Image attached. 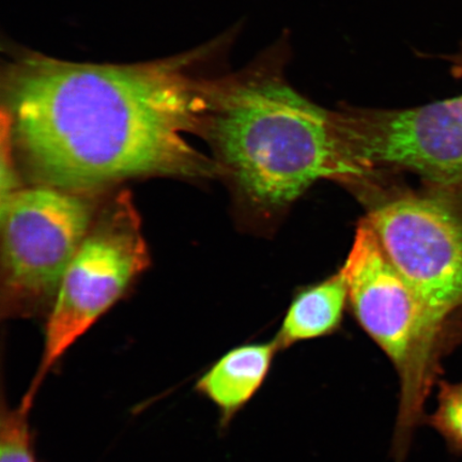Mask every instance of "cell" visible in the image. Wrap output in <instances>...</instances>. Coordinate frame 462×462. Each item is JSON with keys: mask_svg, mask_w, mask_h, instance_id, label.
I'll list each match as a JSON object with an SVG mask.
<instances>
[{"mask_svg": "<svg viewBox=\"0 0 462 462\" xmlns=\"http://www.w3.org/2000/svg\"><path fill=\"white\" fill-rule=\"evenodd\" d=\"M437 407L425 421L440 435L450 453L462 455V380L438 383Z\"/></svg>", "mask_w": 462, "mask_h": 462, "instance_id": "10", "label": "cell"}, {"mask_svg": "<svg viewBox=\"0 0 462 462\" xmlns=\"http://www.w3.org/2000/svg\"><path fill=\"white\" fill-rule=\"evenodd\" d=\"M2 148H0V206L7 202L11 196L22 189L14 162V143L11 135L7 117L2 113Z\"/></svg>", "mask_w": 462, "mask_h": 462, "instance_id": "12", "label": "cell"}, {"mask_svg": "<svg viewBox=\"0 0 462 462\" xmlns=\"http://www.w3.org/2000/svg\"><path fill=\"white\" fill-rule=\"evenodd\" d=\"M332 117L346 155L369 175L388 169L439 189L462 183V95L402 109L342 104Z\"/></svg>", "mask_w": 462, "mask_h": 462, "instance_id": "7", "label": "cell"}, {"mask_svg": "<svg viewBox=\"0 0 462 462\" xmlns=\"http://www.w3.org/2000/svg\"><path fill=\"white\" fill-rule=\"evenodd\" d=\"M349 288L342 270L300 291L274 338L280 351L293 345L330 337L342 328Z\"/></svg>", "mask_w": 462, "mask_h": 462, "instance_id": "9", "label": "cell"}, {"mask_svg": "<svg viewBox=\"0 0 462 462\" xmlns=\"http://www.w3.org/2000/svg\"><path fill=\"white\" fill-rule=\"evenodd\" d=\"M279 352L274 339L241 345L219 357L201 375L196 391L215 404L221 429H227L236 415L257 395Z\"/></svg>", "mask_w": 462, "mask_h": 462, "instance_id": "8", "label": "cell"}, {"mask_svg": "<svg viewBox=\"0 0 462 462\" xmlns=\"http://www.w3.org/2000/svg\"><path fill=\"white\" fill-rule=\"evenodd\" d=\"M32 406L20 402L16 408H5L0 420V462H38L29 425Z\"/></svg>", "mask_w": 462, "mask_h": 462, "instance_id": "11", "label": "cell"}, {"mask_svg": "<svg viewBox=\"0 0 462 462\" xmlns=\"http://www.w3.org/2000/svg\"><path fill=\"white\" fill-rule=\"evenodd\" d=\"M5 80L2 113L44 186L86 194L131 178L219 171L188 141L200 134L209 82L182 60L94 65L32 55Z\"/></svg>", "mask_w": 462, "mask_h": 462, "instance_id": "1", "label": "cell"}, {"mask_svg": "<svg viewBox=\"0 0 462 462\" xmlns=\"http://www.w3.org/2000/svg\"><path fill=\"white\" fill-rule=\"evenodd\" d=\"M340 270L356 321L388 356L400 380L393 456L402 462L415 430L424 424L425 404L441 380L453 334L390 262L365 219Z\"/></svg>", "mask_w": 462, "mask_h": 462, "instance_id": "3", "label": "cell"}, {"mask_svg": "<svg viewBox=\"0 0 462 462\" xmlns=\"http://www.w3.org/2000/svg\"><path fill=\"white\" fill-rule=\"evenodd\" d=\"M0 215L4 309L32 313L55 299L94 224V207L84 193L40 184L11 196Z\"/></svg>", "mask_w": 462, "mask_h": 462, "instance_id": "5", "label": "cell"}, {"mask_svg": "<svg viewBox=\"0 0 462 462\" xmlns=\"http://www.w3.org/2000/svg\"><path fill=\"white\" fill-rule=\"evenodd\" d=\"M448 189L388 194L364 218L421 302L448 326L462 305V204Z\"/></svg>", "mask_w": 462, "mask_h": 462, "instance_id": "6", "label": "cell"}, {"mask_svg": "<svg viewBox=\"0 0 462 462\" xmlns=\"http://www.w3.org/2000/svg\"><path fill=\"white\" fill-rule=\"evenodd\" d=\"M141 223L128 193L116 196L95 218L58 288L45 325L42 361L25 400L34 402L46 375L147 268Z\"/></svg>", "mask_w": 462, "mask_h": 462, "instance_id": "4", "label": "cell"}, {"mask_svg": "<svg viewBox=\"0 0 462 462\" xmlns=\"http://www.w3.org/2000/svg\"><path fill=\"white\" fill-rule=\"evenodd\" d=\"M280 40L238 73L208 86L200 134L242 199L259 215L281 212L323 179L366 183L335 128L332 111L288 82Z\"/></svg>", "mask_w": 462, "mask_h": 462, "instance_id": "2", "label": "cell"}]
</instances>
